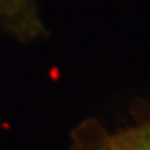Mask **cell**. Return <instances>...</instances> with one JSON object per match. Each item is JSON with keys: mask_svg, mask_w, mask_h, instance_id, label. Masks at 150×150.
<instances>
[{"mask_svg": "<svg viewBox=\"0 0 150 150\" xmlns=\"http://www.w3.org/2000/svg\"><path fill=\"white\" fill-rule=\"evenodd\" d=\"M132 122L114 134L93 124L79 132L76 150H150V100L139 102Z\"/></svg>", "mask_w": 150, "mask_h": 150, "instance_id": "obj_1", "label": "cell"}]
</instances>
